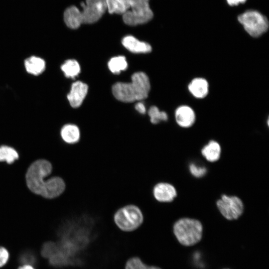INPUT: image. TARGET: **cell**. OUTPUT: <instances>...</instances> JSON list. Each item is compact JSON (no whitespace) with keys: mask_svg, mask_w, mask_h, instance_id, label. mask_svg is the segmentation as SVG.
<instances>
[{"mask_svg":"<svg viewBox=\"0 0 269 269\" xmlns=\"http://www.w3.org/2000/svg\"><path fill=\"white\" fill-rule=\"evenodd\" d=\"M52 165L47 160L39 159L28 167L25 176L28 189L33 194L46 199L60 196L65 191L66 183L59 176H50Z\"/></svg>","mask_w":269,"mask_h":269,"instance_id":"cell-1","label":"cell"},{"mask_svg":"<svg viewBox=\"0 0 269 269\" xmlns=\"http://www.w3.org/2000/svg\"><path fill=\"white\" fill-rule=\"evenodd\" d=\"M150 89V82L147 75L142 72H138L132 75L130 83L115 84L112 87V92L117 100L131 103L146 98Z\"/></svg>","mask_w":269,"mask_h":269,"instance_id":"cell-2","label":"cell"},{"mask_svg":"<svg viewBox=\"0 0 269 269\" xmlns=\"http://www.w3.org/2000/svg\"><path fill=\"white\" fill-rule=\"evenodd\" d=\"M144 215L141 210L134 205H128L118 209L113 215L116 227L125 233H132L143 224Z\"/></svg>","mask_w":269,"mask_h":269,"instance_id":"cell-3","label":"cell"},{"mask_svg":"<svg viewBox=\"0 0 269 269\" xmlns=\"http://www.w3.org/2000/svg\"><path fill=\"white\" fill-rule=\"evenodd\" d=\"M173 231L181 244L191 246L198 243L202 239L203 227L197 220L182 218L175 223Z\"/></svg>","mask_w":269,"mask_h":269,"instance_id":"cell-4","label":"cell"},{"mask_svg":"<svg viewBox=\"0 0 269 269\" xmlns=\"http://www.w3.org/2000/svg\"><path fill=\"white\" fill-rule=\"evenodd\" d=\"M129 9L123 14L124 22L129 25L135 26L145 23L153 17L150 8L149 0H128Z\"/></svg>","mask_w":269,"mask_h":269,"instance_id":"cell-5","label":"cell"},{"mask_svg":"<svg viewBox=\"0 0 269 269\" xmlns=\"http://www.w3.org/2000/svg\"><path fill=\"white\" fill-rule=\"evenodd\" d=\"M239 22L251 36L258 37L265 33L269 28L268 18L256 10H248L238 17Z\"/></svg>","mask_w":269,"mask_h":269,"instance_id":"cell-6","label":"cell"},{"mask_svg":"<svg viewBox=\"0 0 269 269\" xmlns=\"http://www.w3.org/2000/svg\"><path fill=\"white\" fill-rule=\"evenodd\" d=\"M83 10H80L81 24H91L97 22L107 10L106 0H86L82 2Z\"/></svg>","mask_w":269,"mask_h":269,"instance_id":"cell-7","label":"cell"},{"mask_svg":"<svg viewBox=\"0 0 269 269\" xmlns=\"http://www.w3.org/2000/svg\"><path fill=\"white\" fill-rule=\"evenodd\" d=\"M217 206L222 215L229 220L237 219L244 210L243 203L237 196L223 195L217 201Z\"/></svg>","mask_w":269,"mask_h":269,"instance_id":"cell-8","label":"cell"},{"mask_svg":"<svg viewBox=\"0 0 269 269\" xmlns=\"http://www.w3.org/2000/svg\"><path fill=\"white\" fill-rule=\"evenodd\" d=\"M88 90V85L81 81H77L72 84L67 99L73 108H78L81 106Z\"/></svg>","mask_w":269,"mask_h":269,"instance_id":"cell-9","label":"cell"},{"mask_svg":"<svg viewBox=\"0 0 269 269\" xmlns=\"http://www.w3.org/2000/svg\"><path fill=\"white\" fill-rule=\"evenodd\" d=\"M153 194L158 201L169 202L173 200L177 195V192L173 185L169 183L161 182L154 186Z\"/></svg>","mask_w":269,"mask_h":269,"instance_id":"cell-10","label":"cell"},{"mask_svg":"<svg viewBox=\"0 0 269 269\" xmlns=\"http://www.w3.org/2000/svg\"><path fill=\"white\" fill-rule=\"evenodd\" d=\"M175 116L177 123L183 128L191 127L195 121V115L194 111L187 106L179 107L175 111Z\"/></svg>","mask_w":269,"mask_h":269,"instance_id":"cell-11","label":"cell"},{"mask_svg":"<svg viewBox=\"0 0 269 269\" xmlns=\"http://www.w3.org/2000/svg\"><path fill=\"white\" fill-rule=\"evenodd\" d=\"M124 46L133 53H146L151 52L152 48L147 43L140 41L131 35L125 36L122 40Z\"/></svg>","mask_w":269,"mask_h":269,"instance_id":"cell-12","label":"cell"},{"mask_svg":"<svg viewBox=\"0 0 269 269\" xmlns=\"http://www.w3.org/2000/svg\"><path fill=\"white\" fill-rule=\"evenodd\" d=\"M62 140L67 144H74L80 138V132L79 128L74 124H66L61 129L59 133Z\"/></svg>","mask_w":269,"mask_h":269,"instance_id":"cell-13","label":"cell"},{"mask_svg":"<svg viewBox=\"0 0 269 269\" xmlns=\"http://www.w3.org/2000/svg\"><path fill=\"white\" fill-rule=\"evenodd\" d=\"M188 90L195 97L203 98L208 93L209 84L205 79L196 78L193 79L189 84Z\"/></svg>","mask_w":269,"mask_h":269,"instance_id":"cell-14","label":"cell"},{"mask_svg":"<svg viewBox=\"0 0 269 269\" xmlns=\"http://www.w3.org/2000/svg\"><path fill=\"white\" fill-rule=\"evenodd\" d=\"M63 17L66 25L70 28L76 29L82 24L80 10L75 6L67 7L64 12Z\"/></svg>","mask_w":269,"mask_h":269,"instance_id":"cell-15","label":"cell"},{"mask_svg":"<svg viewBox=\"0 0 269 269\" xmlns=\"http://www.w3.org/2000/svg\"><path fill=\"white\" fill-rule=\"evenodd\" d=\"M24 65L26 71L30 74L38 75L42 73L45 68L44 60L36 56H31L25 60Z\"/></svg>","mask_w":269,"mask_h":269,"instance_id":"cell-16","label":"cell"},{"mask_svg":"<svg viewBox=\"0 0 269 269\" xmlns=\"http://www.w3.org/2000/svg\"><path fill=\"white\" fill-rule=\"evenodd\" d=\"M201 152L208 161L214 162L220 158L221 147L217 142L211 140L204 146L202 149Z\"/></svg>","mask_w":269,"mask_h":269,"instance_id":"cell-17","label":"cell"},{"mask_svg":"<svg viewBox=\"0 0 269 269\" xmlns=\"http://www.w3.org/2000/svg\"><path fill=\"white\" fill-rule=\"evenodd\" d=\"M18 158V153L15 148L8 145H0V162H5L10 165Z\"/></svg>","mask_w":269,"mask_h":269,"instance_id":"cell-18","label":"cell"},{"mask_svg":"<svg viewBox=\"0 0 269 269\" xmlns=\"http://www.w3.org/2000/svg\"><path fill=\"white\" fill-rule=\"evenodd\" d=\"M107 10L111 13L124 14L130 8L128 0H106Z\"/></svg>","mask_w":269,"mask_h":269,"instance_id":"cell-19","label":"cell"},{"mask_svg":"<svg viewBox=\"0 0 269 269\" xmlns=\"http://www.w3.org/2000/svg\"><path fill=\"white\" fill-rule=\"evenodd\" d=\"M125 269H162L160 267L145 263L139 258L133 257L128 259L125 265Z\"/></svg>","mask_w":269,"mask_h":269,"instance_id":"cell-20","label":"cell"},{"mask_svg":"<svg viewBox=\"0 0 269 269\" xmlns=\"http://www.w3.org/2000/svg\"><path fill=\"white\" fill-rule=\"evenodd\" d=\"M61 69L66 77L74 78L80 72V67L78 62L74 59H69L62 65Z\"/></svg>","mask_w":269,"mask_h":269,"instance_id":"cell-21","label":"cell"},{"mask_svg":"<svg viewBox=\"0 0 269 269\" xmlns=\"http://www.w3.org/2000/svg\"><path fill=\"white\" fill-rule=\"evenodd\" d=\"M128 63L125 57L119 56L113 57L108 62L110 70L114 74H119L127 69Z\"/></svg>","mask_w":269,"mask_h":269,"instance_id":"cell-22","label":"cell"},{"mask_svg":"<svg viewBox=\"0 0 269 269\" xmlns=\"http://www.w3.org/2000/svg\"><path fill=\"white\" fill-rule=\"evenodd\" d=\"M150 120L153 124H157L161 121H166L168 119L167 114L163 111H160L157 107L152 106L148 112Z\"/></svg>","mask_w":269,"mask_h":269,"instance_id":"cell-23","label":"cell"},{"mask_svg":"<svg viewBox=\"0 0 269 269\" xmlns=\"http://www.w3.org/2000/svg\"><path fill=\"white\" fill-rule=\"evenodd\" d=\"M189 170L191 173L196 177H201L206 173L207 169L205 167L200 166L191 163L189 165Z\"/></svg>","mask_w":269,"mask_h":269,"instance_id":"cell-24","label":"cell"},{"mask_svg":"<svg viewBox=\"0 0 269 269\" xmlns=\"http://www.w3.org/2000/svg\"><path fill=\"white\" fill-rule=\"evenodd\" d=\"M9 259L8 251L5 247L0 246V268L7 264Z\"/></svg>","mask_w":269,"mask_h":269,"instance_id":"cell-25","label":"cell"},{"mask_svg":"<svg viewBox=\"0 0 269 269\" xmlns=\"http://www.w3.org/2000/svg\"><path fill=\"white\" fill-rule=\"evenodd\" d=\"M135 109L140 114H143L146 112L145 106L141 102L137 103L135 106Z\"/></svg>","mask_w":269,"mask_h":269,"instance_id":"cell-26","label":"cell"},{"mask_svg":"<svg viewBox=\"0 0 269 269\" xmlns=\"http://www.w3.org/2000/svg\"><path fill=\"white\" fill-rule=\"evenodd\" d=\"M247 0H226L229 5L231 6L237 5L240 3H245Z\"/></svg>","mask_w":269,"mask_h":269,"instance_id":"cell-27","label":"cell"},{"mask_svg":"<svg viewBox=\"0 0 269 269\" xmlns=\"http://www.w3.org/2000/svg\"><path fill=\"white\" fill-rule=\"evenodd\" d=\"M17 269H36L33 266L29 265L19 266Z\"/></svg>","mask_w":269,"mask_h":269,"instance_id":"cell-28","label":"cell"}]
</instances>
